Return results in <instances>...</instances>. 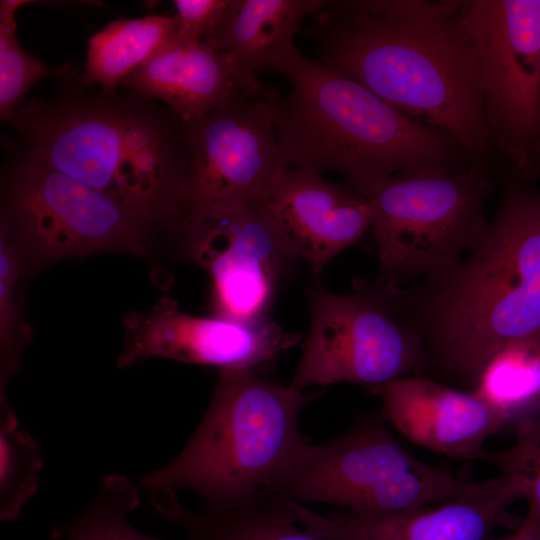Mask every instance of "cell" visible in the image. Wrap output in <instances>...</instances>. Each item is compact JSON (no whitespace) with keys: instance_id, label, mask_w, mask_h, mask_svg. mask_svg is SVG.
<instances>
[{"instance_id":"1","label":"cell","mask_w":540,"mask_h":540,"mask_svg":"<svg viewBox=\"0 0 540 540\" xmlns=\"http://www.w3.org/2000/svg\"><path fill=\"white\" fill-rule=\"evenodd\" d=\"M462 1H325L306 35L316 60L396 110L449 134L472 165L494 147Z\"/></svg>"},{"instance_id":"2","label":"cell","mask_w":540,"mask_h":540,"mask_svg":"<svg viewBox=\"0 0 540 540\" xmlns=\"http://www.w3.org/2000/svg\"><path fill=\"white\" fill-rule=\"evenodd\" d=\"M396 296L420 340L424 374L474 392L500 351L540 338V193L508 183L467 258Z\"/></svg>"},{"instance_id":"3","label":"cell","mask_w":540,"mask_h":540,"mask_svg":"<svg viewBox=\"0 0 540 540\" xmlns=\"http://www.w3.org/2000/svg\"><path fill=\"white\" fill-rule=\"evenodd\" d=\"M50 100H26L5 124L19 145L67 176L179 229L190 153L187 122L161 101L128 90L86 92L63 65Z\"/></svg>"},{"instance_id":"4","label":"cell","mask_w":540,"mask_h":540,"mask_svg":"<svg viewBox=\"0 0 540 540\" xmlns=\"http://www.w3.org/2000/svg\"><path fill=\"white\" fill-rule=\"evenodd\" d=\"M272 70L289 82L266 91L291 167L342 174L346 184L379 176L453 172L471 164L447 133L396 110L344 72L289 50Z\"/></svg>"},{"instance_id":"5","label":"cell","mask_w":540,"mask_h":540,"mask_svg":"<svg viewBox=\"0 0 540 540\" xmlns=\"http://www.w3.org/2000/svg\"><path fill=\"white\" fill-rule=\"evenodd\" d=\"M321 394L269 382L254 370H222L186 446L138 483L150 490H192L211 511L267 502L273 485L308 443L298 427L299 414Z\"/></svg>"},{"instance_id":"6","label":"cell","mask_w":540,"mask_h":540,"mask_svg":"<svg viewBox=\"0 0 540 540\" xmlns=\"http://www.w3.org/2000/svg\"><path fill=\"white\" fill-rule=\"evenodd\" d=\"M348 186L373 209L378 279L398 287L453 270L481 242L490 223L485 204L495 182L485 167L470 165L453 172L373 177Z\"/></svg>"},{"instance_id":"7","label":"cell","mask_w":540,"mask_h":540,"mask_svg":"<svg viewBox=\"0 0 540 540\" xmlns=\"http://www.w3.org/2000/svg\"><path fill=\"white\" fill-rule=\"evenodd\" d=\"M481 483L418 460L374 417L327 443H307L273 485L269 499L384 514L442 503Z\"/></svg>"},{"instance_id":"8","label":"cell","mask_w":540,"mask_h":540,"mask_svg":"<svg viewBox=\"0 0 540 540\" xmlns=\"http://www.w3.org/2000/svg\"><path fill=\"white\" fill-rule=\"evenodd\" d=\"M3 148L1 224L42 260L139 248L161 222L65 175L15 141L6 139Z\"/></svg>"},{"instance_id":"9","label":"cell","mask_w":540,"mask_h":540,"mask_svg":"<svg viewBox=\"0 0 540 540\" xmlns=\"http://www.w3.org/2000/svg\"><path fill=\"white\" fill-rule=\"evenodd\" d=\"M308 300L310 331L293 388L349 382L379 389L424 375L423 349L399 310L396 287L378 279L337 294L318 285Z\"/></svg>"},{"instance_id":"10","label":"cell","mask_w":540,"mask_h":540,"mask_svg":"<svg viewBox=\"0 0 540 540\" xmlns=\"http://www.w3.org/2000/svg\"><path fill=\"white\" fill-rule=\"evenodd\" d=\"M493 145L513 175L532 178L540 104V0L462 1Z\"/></svg>"},{"instance_id":"11","label":"cell","mask_w":540,"mask_h":540,"mask_svg":"<svg viewBox=\"0 0 540 540\" xmlns=\"http://www.w3.org/2000/svg\"><path fill=\"white\" fill-rule=\"evenodd\" d=\"M264 94L235 90L208 115L187 122L190 160L178 204L182 225L238 203L265 202L290 166Z\"/></svg>"},{"instance_id":"12","label":"cell","mask_w":540,"mask_h":540,"mask_svg":"<svg viewBox=\"0 0 540 540\" xmlns=\"http://www.w3.org/2000/svg\"><path fill=\"white\" fill-rule=\"evenodd\" d=\"M190 252L212 279L219 316L264 320L272 296L297 256L266 202H242L187 220Z\"/></svg>"},{"instance_id":"13","label":"cell","mask_w":540,"mask_h":540,"mask_svg":"<svg viewBox=\"0 0 540 540\" xmlns=\"http://www.w3.org/2000/svg\"><path fill=\"white\" fill-rule=\"evenodd\" d=\"M521 498L518 482L500 474L436 507L384 514L342 509L323 516L295 501L282 506L307 533L327 540H492L497 528L514 531L522 525L524 518L509 510Z\"/></svg>"},{"instance_id":"14","label":"cell","mask_w":540,"mask_h":540,"mask_svg":"<svg viewBox=\"0 0 540 540\" xmlns=\"http://www.w3.org/2000/svg\"><path fill=\"white\" fill-rule=\"evenodd\" d=\"M300 335L263 320L244 323L224 317H198L164 298L148 314L127 322L125 349L118 365L150 357L214 366L222 370H255L296 345Z\"/></svg>"},{"instance_id":"15","label":"cell","mask_w":540,"mask_h":540,"mask_svg":"<svg viewBox=\"0 0 540 540\" xmlns=\"http://www.w3.org/2000/svg\"><path fill=\"white\" fill-rule=\"evenodd\" d=\"M383 415L409 441L445 456L479 460L488 438L513 421L475 392L425 375L406 376L379 388Z\"/></svg>"},{"instance_id":"16","label":"cell","mask_w":540,"mask_h":540,"mask_svg":"<svg viewBox=\"0 0 540 540\" xmlns=\"http://www.w3.org/2000/svg\"><path fill=\"white\" fill-rule=\"evenodd\" d=\"M285 238L315 275L354 244L373 222L369 200L347 184L327 182L320 172L289 166L265 201Z\"/></svg>"},{"instance_id":"17","label":"cell","mask_w":540,"mask_h":540,"mask_svg":"<svg viewBox=\"0 0 540 540\" xmlns=\"http://www.w3.org/2000/svg\"><path fill=\"white\" fill-rule=\"evenodd\" d=\"M324 0H229L214 31L203 44L225 52L231 61L237 90L262 96L266 90L256 77L273 69L293 47L305 17L315 15Z\"/></svg>"},{"instance_id":"18","label":"cell","mask_w":540,"mask_h":540,"mask_svg":"<svg viewBox=\"0 0 540 540\" xmlns=\"http://www.w3.org/2000/svg\"><path fill=\"white\" fill-rule=\"evenodd\" d=\"M120 86L161 101L185 122L205 117L237 90L229 56L203 42L166 45Z\"/></svg>"},{"instance_id":"19","label":"cell","mask_w":540,"mask_h":540,"mask_svg":"<svg viewBox=\"0 0 540 540\" xmlns=\"http://www.w3.org/2000/svg\"><path fill=\"white\" fill-rule=\"evenodd\" d=\"M152 503L189 540H327L307 533L284 511L281 501L269 500L229 511L185 508L174 490L157 488Z\"/></svg>"},{"instance_id":"20","label":"cell","mask_w":540,"mask_h":540,"mask_svg":"<svg viewBox=\"0 0 540 540\" xmlns=\"http://www.w3.org/2000/svg\"><path fill=\"white\" fill-rule=\"evenodd\" d=\"M173 42H176L174 15L112 21L88 40L81 84L86 89L97 83L103 90H116L131 72Z\"/></svg>"},{"instance_id":"21","label":"cell","mask_w":540,"mask_h":540,"mask_svg":"<svg viewBox=\"0 0 540 540\" xmlns=\"http://www.w3.org/2000/svg\"><path fill=\"white\" fill-rule=\"evenodd\" d=\"M505 411L515 425L540 410V338L500 351L474 391Z\"/></svg>"},{"instance_id":"22","label":"cell","mask_w":540,"mask_h":540,"mask_svg":"<svg viewBox=\"0 0 540 540\" xmlns=\"http://www.w3.org/2000/svg\"><path fill=\"white\" fill-rule=\"evenodd\" d=\"M138 485L120 475L105 477L92 503L60 527L53 538L64 540H159L135 530L127 515L139 504Z\"/></svg>"},{"instance_id":"23","label":"cell","mask_w":540,"mask_h":540,"mask_svg":"<svg viewBox=\"0 0 540 540\" xmlns=\"http://www.w3.org/2000/svg\"><path fill=\"white\" fill-rule=\"evenodd\" d=\"M42 458L34 439L20 428L10 406L0 407V517L17 519L34 496Z\"/></svg>"},{"instance_id":"24","label":"cell","mask_w":540,"mask_h":540,"mask_svg":"<svg viewBox=\"0 0 540 540\" xmlns=\"http://www.w3.org/2000/svg\"><path fill=\"white\" fill-rule=\"evenodd\" d=\"M479 460L497 466L520 485L526 518L540 529V410L515 425V440L503 450H483Z\"/></svg>"},{"instance_id":"25","label":"cell","mask_w":540,"mask_h":540,"mask_svg":"<svg viewBox=\"0 0 540 540\" xmlns=\"http://www.w3.org/2000/svg\"><path fill=\"white\" fill-rule=\"evenodd\" d=\"M18 276L16 254L8 241L7 232L1 227L0 241V341H1V387L0 403H6V384L17 369L20 351L26 334L18 325L14 288Z\"/></svg>"},{"instance_id":"26","label":"cell","mask_w":540,"mask_h":540,"mask_svg":"<svg viewBox=\"0 0 540 540\" xmlns=\"http://www.w3.org/2000/svg\"><path fill=\"white\" fill-rule=\"evenodd\" d=\"M63 66L51 69L31 57L18 43L16 34L0 35V118L7 121L24 103L29 89L40 79L58 76Z\"/></svg>"},{"instance_id":"27","label":"cell","mask_w":540,"mask_h":540,"mask_svg":"<svg viewBox=\"0 0 540 540\" xmlns=\"http://www.w3.org/2000/svg\"><path fill=\"white\" fill-rule=\"evenodd\" d=\"M176 42L200 43L223 17L229 0H175Z\"/></svg>"},{"instance_id":"28","label":"cell","mask_w":540,"mask_h":540,"mask_svg":"<svg viewBox=\"0 0 540 540\" xmlns=\"http://www.w3.org/2000/svg\"><path fill=\"white\" fill-rule=\"evenodd\" d=\"M494 540V539H492ZM495 540H540V529L526 517L522 525L505 537Z\"/></svg>"},{"instance_id":"29","label":"cell","mask_w":540,"mask_h":540,"mask_svg":"<svg viewBox=\"0 0 540 540\" xmlns=\"http://www.w3.org/2000/svg\"><path fill=\"white\" fill-rule=\"evenodd\" d=\"M539 173H540V104H539L536 138H535V144H534V149H533L532 178H535Z\"/></svg>"}]
</instances>
